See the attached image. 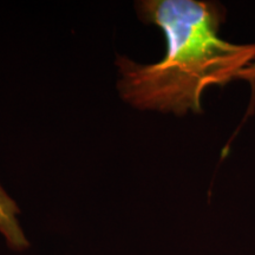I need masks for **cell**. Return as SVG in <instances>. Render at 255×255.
Masks as SVG:
<instances>
[{
	"instance_id": "1",
	"label": "cell",
	"mask_w": 255,
	"mask_h": 255,
	"mask_svg": "<svg viewBox=\"0 0 255 255\" xmlns=\"http://www.w3.org/2000/svg\"><path fill=\"white\" fill-rule=\"evenodd\" d=\"M143 21L163 31L162 60L142 65L117 56L121 97L141 110L183 116L201 113L207 88L225 87L255 60V43L235 44L220 37L226 9L206 0H144L136 2Z\"/></svg>"
},
{
	"instance_id": "2",
	"label": "cell",
	"mask_w": 255,
	"mask_h": 255,
	"mask_svg": "<svg viewBox=\"0 0 255 255\" xmlns=\"http://www.w3.org/2000/svg\"><path fill=\"white\" fill-rule=\"evenodd\" d=\"M19 213L20 209L15 201L0 186V234L14 252H23L30 247V242L19 225Z\"/></svg>"
},
{
	"instance_id": "3",
	"label": "cell",
	"mask_w": 255,
	"mask_h": 255,
	"mask_svg": "<svg viewBox=\"0 0 255 255\" xmlns=\"http://www.w3.org/2000/svg\"><path fill=\"white\" fill-rule=\"evenodd\" d=\"M237 81H245L251 83L252 88L255 89V60L248 66V68L242 70V71L239 73Z\"/></svg>"
}]
</instances>
